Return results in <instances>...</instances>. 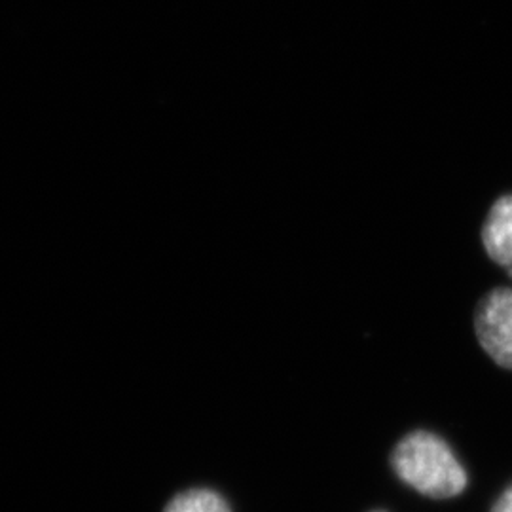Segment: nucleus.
<instances>
[{"label": "nucleus", "mask_w": 512, "mask_h": 512, "mask_svg": "<svg viewBox=\"0 0 512 512\" xmlns=\"http://www.w3.org/2000/svg\"><path fill=\"white\" fill-rule=\"evenodd\" d=\"M393 469L408 486L435 499L461 494L467 473L444 440L418 431L404 437L393 452Z\"/></svg>", "instance_id": "nucleus-1"}, {"label": "nucleus", "mask_w": 512, "mask_h": 512, "mask_svg": "<svg viewBox=\"0 0 512 512\" xmlns=\"http://www.w3.org/2000/svg\"><path fill=\"white\" fill-rule=\"evenodd\" d=\"M475 327L484 351L497 365L512 370V289H495L482 298Z\"/></svg>", "instance_id": "nucleus-2"}, {"label": "nucleus", "mask_w": 512, "mask_h": 512, "mask_svg": "<svg viewBox=\"0 0 512 512\" xmlns=\"http://www.w3.org/2000/svg\"><path fill=\"white\" fill-rule=\"evenodd\" d=\"M486 253L512 275V196H503L494 203L482 228Z\"/></svg>", "instance_id": "nucleus-3"}, {"label": "nucleus", "mask_w": 512, "mask_h": 512, "mask_svg": "<svg viewBox=\"0 0 512 512\" xmlns=\"http://www.w3.org/2000/svg\"><path fill=\"white\" fill-rule=\"evenodd\" d=\"M165 512H230V507L211 490H190L173 497Z\"/></svg>", "instance_id": "nucleus-4"}, {"label": "nucleus", "mask_w": 512, "mask_h": 512, "mask_svg": "<svg viewBox=\"0 0 512 512\" xmlns=\"http://www.w3.org/2000/svg\"><path fill=\"white\" fill-rule=\"evenodd\" d=\"M492 512H512V486L497 499L494 511Z\"/></svg>", "instance_id": "nucleus-5"}]
</instances>
